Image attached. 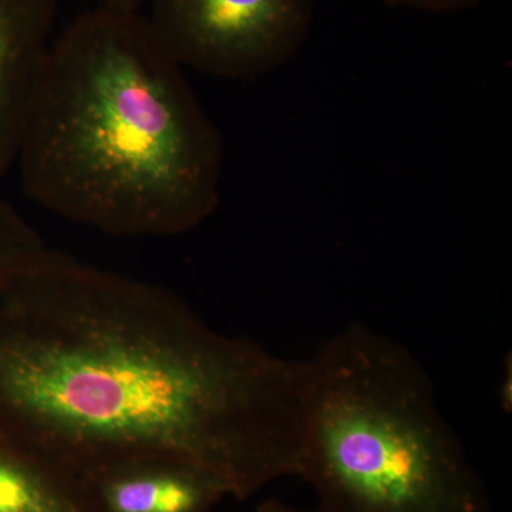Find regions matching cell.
Wrapping results in <instances>:
<instances>
[{"instance_id":"cell-9","label":"cell","mask_w":512,"mask_h":512,"mask_svg":"<svg viewBox=\"0 0 512 512\" xmlns=\"http://www.w3.org/2000/svg\"><path fill=\"white\" fill-rule=\"evenodd\" d=\"M392 8L416 9L430 13H451L474 8L483 0H383Z\"/></svg>"},{"instance_id":"cell-1","label":"cell","mask_w":512,"mask_h":512,"mask_svg":"<svg viewBox=\"0 0 512 512\" xmlns=\"http://www.w3.org/2000/svg\"><path fill=\"white\" fill-rule=\"evenodd\" d=\"M308 360L46 248L0 275V436L96 481L171 461L248 497L301 473Z\"/></svg>"},{"instance_id":"cell-11","label":"cell","mask_w":512,"mask_h":512,"mask_svg":"<svg viewBox=\"0 0 512 512\" xmlns=\"http://www.w3.org/2000/svg\"><path fill=\"white\" fill-rule=\"evenodd\" d=\"M101 8L120 10V12H138L147 0H99Z\"/></svg>"},{"instance_id":"cell-5","label":"cell","mask_w":512,"mask_h":512,"mask_svg":"<svg viewBox=\"0 0 512 512\" xmlns=\"http://www.w3.org/2000/svg\"><path fill=\"white\" fill-rule=\"evenodd\" d=\"M56 13V0H0V178L16 164Z\"/></svg>"},{"instance_id":"cell-4","label":"cell","mask_w":512,"mask_h":512,"mask_svg":"<svg viewBox=\"0 0 512 512\" xmlns=\"http://www.w3.org/2000/svg\"><path fill=\"white\" fill-rule=\"evenodd\" d=\"M313 18L315 0H153L147 19L181 67L252 79L291 62Z\"/></svg>"},{"instance_id":"cell-12","label":"cell","mask_w":512,"mask_h":512,"mask_svg":"<svg viewBox=\"0 0 512 512\" xmlns=\"http://www.w3.org/2000/svg\"><path fill=\"white\" fill-rule=\"evenodd\" d=\"M256 512H305L293 510L291 507H286L285 504L279 503V501L271 500L266 501V503L262 504L261 507L258 508Z\"/></svg>"},{"instance_id":"cell-6","label":"cell","mask_w":512,"mask_h":512,"mask_svg":"<svg viewBox=\"0 0 512 512\" xmlns=\"http://www.w3.org/2000/svg\"><path fill=\"white\" fill-rule=\"evenodd\" d=\"M94 483L103 512H208L229 495L207 471L171 461L119 468Z\"/></svg>"},{"instance_id":"cell-7","label":"cell","mask_w":512,"mask_h":512,"mask_svg":"<svg viewBox=\"0 0 512 512\" xmlns=\"http://www.w3.org/2000/svg\"><path fill=\"white\" fill-rule=\"evenodd\" d=\"M0 512H103L96 483L0 436Z\"/></svg>"},{"instance_id":"cell-10","label":"cell","mask_w":512,"mask_h":512,"mask_svg":"<svg viewBox=\"0 0 512 512\" xmlns=\"http://www.w3.org/2000/svg\"><path fill=\"white\" fill-rule=\"evenodd\" d=\"M500 402L505 413H511L512 409V363L511 355H508V363L504 366L503 380L500 387Z\"/></svg>"},{"instance_id":"cell-3","label":"cell","mask_w":512,"mask_h":512,"mask_svg":"<svg viewBox=\"0 0 512 512\" xmlns=\"http://www.w3.org/2000/svg\"><path fill=\"white\" fill-rule=\"evenodd\" d=\"M301 474L316 512H490L483 481L400 343L350 326L308 360Z\"/></svg>"},{"instance_id":"cell-2","label":"cell","mask_w":512,"mask_h":512,"mask_svg":"<svg viewBox=\"0 0 512 512\" xmlns=\"http://www.w3.org/2000/svg\"><path fill=\"white\" fill-rule=\"evenodd\" d=\"M25 194L114 237H175L220 204L224 144L138 12L74 19L50 47L18 158Z\"/></svg>"},{"instance_id":"cell-8","label":"cell","mask_w":512,"mask_h":512,"mask_svg":"<svg viewBox=\"0 0 512 512\" xmlns=\"http://www.w3.org/2000/svg\"><path fill=\"white\" fill-rule=\"evenodd\" d=\"M46 248L35 228L12 205L0 200V275L26 264Z\"/></svg>"}]
</instances>
